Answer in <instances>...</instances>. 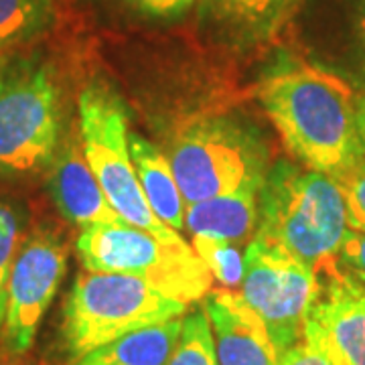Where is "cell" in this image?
Here are the masks:
<instances>
[{"instance_id": "4fadbf2b", "label": "cell", "mask_w": 365, "mask_h": 365, "mask_svg": "<svg viewBox=\"0 0 365 365\" xmlns=\"http://www.w3.org/2000/svg\"><path fill=\"white\" fill-rule=\"evenodd\" d=\"M264 182V181H262ZM262 182H250L237 191L211 197L185 207V225L193 235L244 242L258 227V197Z\"/></svg>"}, {"instance_id": "3957f363", "label": "cell", "mask_w": 365, "mask_h": 365, "mask_svg": "<svg viewBox=\"0 0 365 365\" xmlns=\"http://www.w3.org/2000/svg\"><path fill=\"white\" fill-rule=\"evenodd\" d=\"M61 138V90L39 57L0 63V179H23L49 167Z\"/></svg>"}, {"instance_id": "4316f807", "label": "cell", "mask_w": 365, "mask_h": 365, "mask_svg": "<svg viewBox=\"0 0 365 365\" xmlns=\"http://www.w3.org/2000/svg\"><path fill=\"white\" fill-rule=\"evenodd\" d=\"M209 2L213 9H217L220 13H225V14H234V9H235V0H205Z\"/></svg>"}, {"instance_id": "8fae6325", "label": "cell", "mask_w": 365, "mask_h": 365, "mask_svg": "<svg viewBox=\"0 0 365 365\" xmlns=\"http://www.w3.org/2000/svg\"><path fill=\"white\" fill-rule=\"evenodd\" d=\"M220 365H278V349L262 319L240 292L230 288L205 297Z\"/></svg>"}, {"instance_id": "5b68a950", "label": "cell", "mask_w": 365, "mask_h": 365, "mask_svg": "<svg viewBox=\"0 0 365 365\" xmlns=\"http://www.w3.org/2000/svg\"><path fill=\"white\" fill-rule=\"evenodd\" d=\"M79 134L83 155L118 215L167 246L191 248L148 205L130 155L126 106L102 81H91L79 96Z\"/></svg>"}, {"instance_id": "7c38bea8", "label": "cell", "mask_w": 365, "mask_h": 365, "mask_svg": "<svg viewBox=\"0 0 365 365\" xmlns=\"http://www.w3.org/2000/svg\"><path fill=\"white\" fill-rule=\"evenodd\" d=\"M49 189L67 222L81 230L91 225H124V220L110 205L91 170L81 144L69 140L51 163Z\"/></svg>"}, {"instance_id": "2e32d148", "label": "cell", "mask_w": 365, "mask_h": 365, "mask_svg": "<svg viewBox=\"0 0 365 365\" xmlns=\"http://www.w3.org/2000/svg\"><path fill=\"white\" fill-rule=\"evenodd\" d=\"M53 16V0H0V55L39 37Z\"/></svg>"}, {"instance_id": "d4e9b609", "label": "cell", "mask_w": 365, "mask_h": 365, "mask_svg": "<svg viewBox=\"0 0 365 365\" xmlns=\"http://www.w3.org/2000/svg\"><path fill=\"white\" fill-rule=\"evenodd\" d=\"M355 26H357V39H359V49H361V69L365 76V0H359V4H357Z\"/></svg>"}, {"instance_id": "ac0fdd59", "label": "cell", "mask_w": 365, "mask_h": 365, "mask_svg": "<svg viewBox=\"0 0 365 365\" xmlns=\"http://www.w3.org/2000/svg\"><path fill=\"white\" fill-rule=\"evenodd\" d=\"M169 365H220L205 311H195L182 319L181 337L170 355Z\"/></svg>"}, {"instance_id": "ffe728a7", "label": "cell", "mask_w": 365, "mask_h": 365, "mask_svg": "<svg viewBox=\"0 0 365 365\" xmlns=\"http://www.w3.org/2000/svg\"><path fill=\"white\" fill-rule=\"evenodd\" d=\"M333 181L337 182L345 201L349 230L365 234V157L359 158L345 173L337 175Z\"/></svg>"}, {"instance_id": "52a82bcc", "label": "cell", "mask_w": 365, "mask_h": 365, "mask_svg": "<svg viewBox=\"0 0 365 365\" xmlns=\"http://www.w3.org/2000/svg\"><path fill=\"white\" fill-rule=\"evenodd\" d=\"M169 160L187 205L262 182L268 173L260 140L225 118L189 124L177 136Z\"/></svg>"}, {"instance_id": "cb8c5ba5", "label": "cell", "mask_w": 365, "mask_h": 365, "mask_svg": "<svg viewBox=\"0 0 365 365\" xmlns=\"http://www.w3.org/2000/svg\"><path fill=\"white\" fill-rule=\"evenodd\" d=\"M150 19H177L193 9L197 0H118Z\"/></svg>"}, {"instance_id": "e0dca14e", "label": "cell", "mask_w": 365, "mask_h": 365, "mask_svg": "<svg viewBox=\"0 0 365 365\" xmlns=\"http://www.w3.org/2000/svg\"><path fill=\"white\" fill-rule=\"evenodd\" d=\"M191 248L207 266L211 276L222 284L223 288L242 287L244 274H246V260L235 242L209 237V235H193Z\"/></svg>"}, {"instance_id": "7402d4cb", "label": "cell", "mask_w": 365, "mask_h": 365, "mask_svg": "<svg viewBox=\"0 0 365 365\" xmlns=\"http://www.w3.org/2000/svg\"><path fill=\"white\" fill-rule=\"evenodd\" d=\"M278 365H335L327 355L321 343L314 339V335L304 327V333L294 345L280 351Z\"/></svg>"}, {"instance_id": "d6986e66", "label": "cell", "mask_w": 365, "mask_h": 365, "mask_svg": "<svg viewBox=\"0 0 365 365\" xmlns=\"http://www.w3.org/2000/svg\"><path fill=\"white\" fill-rule=\"evenodd\" d=\"M21 244V217L16 211L0 205V333L6 317V299H9V278L14 256Z\"/></svg>"}, {"instance_id": "83f0119b", "label": "cell", "mask_w": 365, "mask_h": 365, "mask_svg": "<svg viewBox=\"0 0 365 365\" xmlns=\"http://www.w3.org/2000/svg\"><path fill=\"white\" fill-rule=\"evenodd\" d=\"M0 365H13V364H9V361H0Z\"/></svg>"}, {"instance_id": "ba28073f", "label": "cell", "mask_w": 365, "mask_h": 365, "mask_svg": "<svg viewBox=\"0 0 365 365\" xmlns=\"http://www.w3.org/2000/svg\"><path fill=\"white\" fill-rule=\"evenodd\" d=\"M246 274L242 297L262 319L278 353L302 337L321 292V278L311 266L262 234L244 252Z\"/></svg>"}, {"instance_id": "44dd1931", "label": "cell", "mask_w": 365, "mask_h": 365, "mask_svg": "<svg viewBox=\"0 0 365 365\" xmlns=\"http://www.w3.org/2000/svg\"><path fill=\"white\" fill-rule=\"evenodd\" d=\"M290 4V0H235L234 14L240 23L252 29L272 25L276 16Z\"/></svg>"}, {"instance_id": "9a60e30c", "label": "cell", "mask_w": 365, "mask_h": 365, "mask_svg": "<svg viewBox=\"0 0 365 365\" xmlns=\"http://www.w3.org/2000/svg\"><path fill=\"white\" fill-rule=\"evenodd\" d=\"M181 329L182 319L140 329L81 355L69 365H169Z\"/></svg>"}, {"instance_id": "30bf717a", "label": "cell", "mask_w": 365, "mask_h": 365, "mask_svg": "<svg viewBox=\"0 0 365 365\" xmlns=\"http://www.w3.org/2000/svg\"><path fill=\"white\" fill-rule=\"evenodd\" d=\"M319 278L321 292L307 329L335 365H365V282L337 262Z\"/></svg>"}, {"instance_id": "484cf974", "label": "cell", "mask_w": 365, "mask_h": 365, "mask_svg": "<svg viewBox=\"0 0 365 365\" xmlns=\"http://www.w3.org/2000/svg\"><path fill=\"white\" fill-rule=\"evenodd\" d=\"M357 126H359V136L365 150V96L361 100H357Z\"/></svg>"}, {"instance_id": "9c48e42d", "label": "cell", "mask_w": 365, "mask_h": 365, "mask_svg": "<svg viewBox=\"0 0 365 365\" xmlns=\"http://www.w3.org/2000/svg\"><path fill=\"white\" fill-rule=\"evenodd\" d=\"M66 266V246L49 232H37L19 246L9 278L6 317L0 333L2 347L9 355H25L33 347L41 319L57 294Z\"/></svg>"}, {"instance_id": "8992f818", "label": "cell", "mask_w": 365, "mask_h": 365, "mask_svg": "<svg viewBox=\"0 0 365 365\" xmlns=\"http://www.w3.org/2000/svg\"><path fill=\"white\" fill-rule=\"evenodd\" d=\"M76 248L86 270L140 278L187 304L211 292L213 276L195 250L167 246L130 223L86 227Z\"/></svg>"}, {"instance_id": "603a6c76", "label": "cell", "mask_w": 365, "mask_h": 365, "mask_svg": "<svg viewBox=\"0 0 365 365\" xmlns=\"http://www.w3.org/2000/svg\"><path fill=\"white\" fill-rule=\"evenodd\" d=\"M337 264L345 272H349L355 278L365 282V234L347 230L345 237L341 242Z\"/></svg>"}, {"instance_id": "7a4b0ae2", "label": "cell", "mask_w": 365, "mask_h": 365, "mask_svg": "<svg viewBox=\"0 0 365 365\" xmlns=\"http://www.w3.org/2000/svg\"><path fill=\"white\" fill-rule=\"evenodd\" d=\"M347 230L345 201L331 177L288 160L266 173L258 197V234L323 274L337 262Z\"/></svg>"}, {"instance_id": "277c9868", "label": "cell", "mask_w": 365, "mask_h": 365, "mask_svg": "<svg viewBox=\"0 0 365 365\" xmlns=\"http://www.w3.org/2000/svg\"><path fill=\"white\" fill-rule=\"evenodd\" d=\"M187 307L140 278L86 270L66 300L61 335L67 353L78 359L124 335L181 319Z\"/></svg>"}, {"instance_id": "6da1fadb", "label": "cell", "mask_w": 365, "mask_h": 365, "mask_svg": "<svg viewBox=\"0 0 365 365\" xmlns=\"http://www.w3.org/2000/svg\"><path fill=\"white\" fill-rule=\"evenodd\" d=\"M258 98L302 167L335 179L365 157L357 100L339 76L284 55L262 78Z\"/></svg>"}, {"instance_id": "5bb4252c", "label": "cell", "mask_w": 365, "mask_h": 365, "mask_svg": "<svg viewBox=\"0 0 365 365\" xmlns=\"http://www.w3.org/2000/svg\"><path fill=\"white\" fill-rule=\"evenodd\" d=\"M130 155L143 187L144 197L158 220L170 230L185 227V199L170 167V160L153 143L138 134H130Z\"/></svg>"}]
</instances>
